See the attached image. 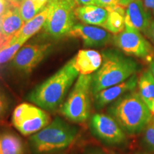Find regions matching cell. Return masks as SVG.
Wrapping results in <instances>:
<instances>
[{"label": "cell", "instance_id": "obj_15", "mask_svg": "<svg viewBox=\"0 0 154 154\" xmlns=\"http://www.w3.org/2000/svg\"><path fill=\"white\" fill-rule=\"evenodd\" d=\"M72 60L79 74H93L101 66L102 54L96 50L82 49Z\"/></svg>", "mask_w": 154, "mask_h": 154}, {"label": "cell", "instance_id": "obj_25", "mask_svg": "<svg viewBox=\"0 0 154 154\" xmlns=\"http://www.w3.org/2000/svg\"><path fill=\"white\" fill-rule=\"evenodd\" d=\"M9 101L5 94L0 89V121L5 116L8 111Z\"/></svg>", "mask_w": 154, "mask_h": 154}, {"label": "cell", "instance_id": "obj_24", "mask_svg": "<svg viewBox=\"0 0 154 154\" xmlns=\"http://www.w3.org/2000/svg\"><path fill=\"white\" fill-rule=\"evenodd\" d=\"M96 4L97 6L103 7L107 10H111L121 6L119 0H96Z\"/></svg>", "mask_w": 154, "mask_h": 154}, {"label": "cell", "instance_id": "obj_28", "mask_svg": "<svg viewBox=\"0 0 154 154\" xmlns=\"http://www.w3.org/2000/svg\"><path fill=\"white\" fill-rule=\"evenodd\" d=\"M143 5L147 10L154 17V0H143Z\"/></svg>", "mask_w": 154, "mask_h": 154}, {"label": "cell", "instance_id": "obj_31", "mask_svg": "<svg viewBox=\"0 0 154 154\" xmlns=\"http://www.w3.org/2000/svg\"><path fill=\"white\" fill-rule=\"evenodd\" d=\"M149 69L154 76V59L149 62Z\"/></svg>", "mask_w": 154, "mask_h": 154}, {"label": "cell", "instance_id": "obj_21", "mask_svg": "<svg viewBox=\"0 0 154 154\" xmlns=\"http://www.w3.org/2000/svg\"><path fill=\"white\" fill-rule=\"evenodd\" d=\"M49 0H22L19 9L24 23L36 16L47 5Z\"/></svg>", "mask_w": 154, "mask_h": 154}, {"label": "cell", "instance_id": "obj_20", "mask_svg": "<svg viewBox=\"0 0 154 154\" xmlns=\"http://www.w3.org/2000/svg\"><path fill=\"white\" fill-rule=\"evenodd\" d=\"M24 146L22 140L11 133L0 135L1 154H24Z\"/></svg>", "mask_w": 154, "mask_h": 154}, {"label": "cell", "instance_id": "obj_26", "mask_svg": "<svg viewBox=\"0 0 154 154\" xmlns=\"http://www.w3.org/2000/svg\"><path fill=\"white\" fill-rule=\"evenodd\" d=\"M143 34L146 38H149V41L151 42L154 47V19L151 21L149 27L143 32Z\"/></svg>", "mask_w": 154, "mask_h": 154}, {"label": "cell", "instance_id": "obj_34", "mask_svg": "<svg viewBox=\"0 0 154 154\" xmlns=\"http://www.w3.org/2000/svg\"><path fill=\"white\" fill-rule=\"evenodd\" d=\"M0 154H1V153H0Z\"/></svg>", "mask_w": 154, "mask_h": 154}, {"label": "cell", "instance_id": "obj_13", "mask_svg": "<svg viewBox=\"0 0 154 154\" xmlns=\"http://www.w3.org/2000/svg\"><path fill=\"white\" fill-rule=\"evenodd\" d=\"M11 5L0 15V47L10 41L24 24L19 5Z\"/></svg>", "mask_w": 154, "mask_h": 154}, {"label": "cell", "instance_id": "obj_16", "mask_svg": "<svg viewBox=\"0 0 154 154\" xmlns=\"http://www.w3.org/2000/svg\"><path fill=\"white\" fill-rule=\"evenodd\" d=\"M76 19L86 24L103 27L109 15V11L97 5L78 6L74 10Z\"/></svg>", "mask_w": 154, "mask_h": 154}, {"label": "cell", "instance_id": "obj_4", "mask_svg": "<svg viewBox=\"0 0 154 154\" xmlns=\"http://www.w3.org/2000/svg\"><path fill=\"white\" fill-rule=\"evenodd\" d=\"M78 130L59 117L31 136L29 144L36 154L49 153L69 147L76 137Z\"/></svg>", "mask_w": 154, "mask_h": 154}, {"label": "cell", "instance_id": "obj_19", "mask_svg": "<svg viewBox=\"0 0 154 154\" xmlns=\"http://www.w3.org/2000/svg\"><path fill=\"white\" fill-rule=\"evenodd\" d=\"M109 11V15L105 24L102 28L111 34H117L125 29V14L126 9L122 6Z\"/></svg>", "mask_w": 154, "mask_h": 154}, {"label": "cell", "instance_id": "obj_30", "mask_svg": "<svg viewBox=\"0 0 154 154\" xmlns=\"http://www.w3.org/2000/svg\"><path fill=\"white\" fill-rule=\"evenodd\" d=\"M119 1H120V4L122 7H126L129 4V2L133 1V0H119Z\"/></svg>", "mask_w": 154, "mask_h": 154}, {"label": "cell", "instance_id": "obj_3", "mask_svg": "<svg viewBox=\"0 0 154 154\" xmlns=\"http://www.w3.org/2000/svg\"><path fill=\"white\" fill-rule=\"evenodd\" d=\"M101 54V66L92 77V95L124 82L138 70V64L134 59L126 57L118 50L106 49Z\"/></svg>", "mask_w": 154, "mask_h": 154}, {"label": "cell", "instance_id": "obj_8", "mask_svg": "<svg viewBox=\"0 0 154 154\" xmlns=\"http://www.w3.org/2000/svg\"><path fill=\"white\" fill-rule=\"evenodd\" d=\"M111 42L127 55L149 62L154 59V47L139 31L125 26L122 32L113 36Z\"/></svg>", "mask_w": 154, "mask_h": 154}, {"label": "cell", "instance_id": "obj_14", "mask_svg": "<svg viewBox=\"0 0 154 154\" xmlns=\"http://www.w3.org/2000/svg\"><path fill=\"white\" fill-rule=\"evenodd\" d=\"M152 20L151 13L145 7L143 0H133L126 7L125 26L143 33Z\"/></svg>", "mask_w": 154, "mask_h": 154}, {"label": "cell", "instance_id": "obj_23", "mask_svg": "<svg viewBox=\"0 0 154 154\" xmlns=\"http://www.w3.org/2000/svg\"><path fill=\"white\" fill-rule=\"evenodd\" d=\"M143 131L146 143L154 151V116Z\"/></svg>", "mask_w": 154, "mask_h": 154}, {"label": "cell", "instance_id": "obj_9", "mask_svg": "<svg viewBox=\"0 0 154 154\" xmlns=\"http://www.w3.org/2000/svg\"><path fill=\"white\" fill-rule=\"evenodd\" d=\"M51 47V43L29 44L22 46L11 59V67L22 74H30L49 54Z\"/></svg>", "mask_w": 154, "mask_h": 154}, {"label": "cell", "instance_id": "obj_22", "mask_svg": "<svg viewBox=\"0 0 154 154\" xmlns=\"http://www.w3.org/2000/svg\"><path fill=\"white\" fill-rule=\"evenodd\" d=\"M24 44L21 42H15L14 44H10L8 42L3 44L0 47V65L11 60Z\"/></svg>", "mask_w": 154, "mask_h": 154}, {"label": "cell", "instance_id": "obj_27", "mask_svg": "<svg viewBox=\"0 0 154 154\" xmlns=\"http://www.w3.org/2000/svg\"><path fill=\"white\" fill-rule=\"evenodd\" d=\"M85 154H116L113 151L106 149H100V148H96L88 150L86 152Z\"/></svg>", "mask_w": 154, "mask_h": 154}, {"label": "cell", "instance_id": "obj_7", "mask_svg": "<svg viewBox=\"0 0 154 154\" xmlns=\"http://www.w3.org/2000/svg\"><path fill=\"white\" fill-rule=\"evenodd\" d=\"M14 126L25 136H32L39 131L50 123L47 111L40 107L27 103L17 106L11 116Z\"/></svg>", "mask_w": 154, "mask_h": 154}, {"label": "cell", "instance_id": "obj_1", "mask_svg": "<svg viewBox=\"0 0 154 154\" xmlns=\"http://www.w3.org/2000/svg\"><path fill=\"white\" fill-rule=\"evenodd\" d=\"M79 76V73L71 59L54 74L34 88L28 95V100L44 110L54 111L62 105Z\"/></svg>", "mask_w": 154, "mask_h": 154}, {"label": "cell", "instance_id": "obj_2", "mask_svg": "<svg viewBox=\"0 0 154 154\" xmlns=\"http://www.w3.org/2000/svg\"><path fill=\"white\" fill-rule=\"evenodd\" d=\"M108 112L126 134L134 135L145 129L153 118L151 111L138 91H129L113 101Z\"/></svg>", "mask_w": 154, "mask_h": 154}, {"label": "cell", "instance_id": "obj_5", "mask_svg": "<svg viewBox=\"0 0 154 154\" xmlns=\"http://www.w3.org/2000/svg\"><path fill=\"white\" fill-rule=\"evenodd\" d=\"M92 77L93 74H79L60 108L61 114L72 122L83 123L89 117Z\"/></svg>", "mask_w": 154, "mask_h": 154}, {"label": "cell", "instance_id": "obj_32", "mask_svg": "<svg viewBox=\"0 0 154 154\" xmlns=\"http://www.w3.org/2000/svg\"><path fill=\"white\" fill-rule=\"evenodd\" d=\"M5 1L9 2L10 4H14V5H20L22 0H5Z\"/></svg>", "mask_w": 154, "mask_h": 154}, {"label": "cell", "instance_id": "obj_11", "mask_svg": "<svg viewBox=\"0 0 154 154\" xmlns=\"http://www.w3.org/2000/svg\"><path fill=\"white\" fill-rule=\"evenodd\" d=\"M67 36L78 38L88 47H101L112 41L111 33L103 28L87 24H75Z\"/></svg>", "mask_w": 154, "mask_h": 154}, {"label": "cell", "instance_id": "obj_6", "mask_svg": "<svg viewBox=\"0 0 154 154\" xmlns=\"http://www.w3.org/2000/svg\"><path fill=\"white\" fill-rule=\"evenodd\" d=\"M76 0H49L48 15L44 29L50 37L59 39L67 36L75 25Z\"/></svg>", "mask_w": 154, "mask_h": 154}, {"label": "cell", "instance_id": "obj_29", "mask_svg": "<svg viewBox=\"0 0 154 154\" xmlns=\"http://www.w3.org/2000/svg\"><path fill=\"white\" fill-rule=\"evenodd\" d=\"M77 4L80 6L84 5H96V0H76Z\"/></svg>", "mask_w": 154, "mask_h": 154}, {"label": "cell", "instance_id": "obj_33", "mask_svg": "<svg viewBox=\"0 0 154 154\" xmlns=\"http://www.w3.org/2000/svg\"><path fill=\"white\" fill-rule=\"evenodd\" d=\"M137 154H148V153H137Z\"/></svg>", "mask_w": 154, "mask_h": 154}, {"label": "cell", "instance_id": "obj_12", "mask_svg": "<svg viewBox=\"0 0 154 154\" xmlns=\"http://www.w3.org/2000/svg\"><path fill=\"white\" fill-rule=\"evenodd\" d=\"M138 77L134 74L124 82L101 90L93 95L94 104L97 109L113 103L128 92L134 91L138 86Z\"/></svg>", "mask_w": 154, "mask_h": 154}, {"label": "cell", "instance_id": "obj_10", "mask_svg": "<svg viewBox=\"0 0 154 154\" xmlns=\"http://www.w3.org/2000/svg\"><path fill=\"white\" fill-rule=\"evenodd\" d=\"M90 128L96 138L109 145H120L126 140V133L110 114H94L90 121Z\"/></svg>", "mask_w": 154, "mask_h": 154}, {"label": "cell", "instance_id": "obj_18", "mask_svg": "<svg viewBox=\"0 0 154 154\" xmlns=\"http://www.w3.org/2000/svg\"><path fill=\"white\" fill-rule=\"evenodd\" d=\"M138 88L142 99L154 116V76L149 69L138 77Z\"/></svg>", "mask_w": 154, "mask_h": 154}, {"label": "cell", "instance_id": "obj_17", "mask_svg": "<svg viewBox=\"0 0 154 154\" xmlns=\"http://www.w3.org/2000/svg\"><path fill=\"white\" fill-rule=\"evenodd\" d=\"M47 15L48 7L47 5L35 17L24 23L21 29L9 42V43L14 44L17 42H21L23 44L26 43L27 40L37 33L42 27H44Z\"/></svg>", "mask_w": 154, "mask_h": 154}]
</instances>
